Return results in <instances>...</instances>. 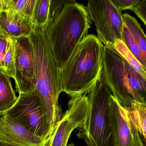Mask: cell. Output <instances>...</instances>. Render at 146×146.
<instances>
[{"label":"cell","mask_w":146,"mask_h":146,"mask_svg":"<svg viewBox=\"0 0 146 146\" xmlns=\"http://www.w3.org/2000/svg\"><path fill=\"white\" fill-rule=\"evenodd\" d=\"M47 28L35 27L29 37L34 47L36 58L35 91L41 99L52 135L61 120L58 99L62 90L60 69L50 48Z\"/></svg>","instance_id":"6da1fadb"},{"label":"cell","mask_w":146,"mask_h":146,"mask_svg":"<svg viewBox=\"0 0 146 146\" xmlns=\"http://www.w3.org/2000/svg\"><path fill=\"white\" fill-rule=\"evenodd\" d=\"M104 45L95 35H88L61 68L62 92L71 97L86 94L101 76Z\"/></svg>","instance_id":"7a4b0ae2"},{"label":"cell","mask_w":146,"mask_h":146,"mask_svg":"<svg viewBox=\"0 0 146 146\" xmlns=\"http://www.w3.org/2000/svg\"><path fill=\"white\" fill-rule=\"evenodd\" d=\"M101 78L123 106L146 105V81L110 43L104 46Z\"/></svg>","instance_id":"3957f363"},{"label":"cell","mask_w":146,"mask_h":146,"mask_svg":"<svg viewBox=\"0 0 146 146\" xmlns=\"http://www.w3.org/2000/svg\"><path fill=\"white\" fill-rule=\"evenodd\" d=\"M92 21L86 7L72 1L46 29L50 48L60 69L87 36Z\"/></svg>","instance_id":"277c9868"},{"label":"cell","mask_w":146,"mask_h":146,"mask_svg":"<svg viewBox=\"0 0 146 146\" xmlns=\"http://www.w3.org/2000/svg\"><path fill=\"white\" fill-rule=\"evenodd\" d=\"M112 95L101 76L88 93L87 115L76 135L87 146H115L110 111Z\"/></svg>","instance_id":"5b68a950"},{"label":"cell","mask_w":146,"mask_h":146,"mask_svg":"<svg viewBox=\"0 0 146 146\" xmlns=\"http://www.w3.org/2000/svg\"><path fill=\"white\" fill-rule=\"evenodd\" d=\"M20 123L48 145L51 129L44 114L41 99L36 91L20 93L15 105L4 113Z\"/></svg>","instance_id":"8992f818"},{"label":"cell","mask_w":146,"mask_h":146,"mask_svg":"<svg viewBox=\"0 0 146 146\" xmlns=\"http://www.w3.org/2000/svg\"><path fill=\"white\" fill-rule=\"evenodd\" d=\"M86 7L95 24L98 37L103 44H113L116 39L122 40L123 14L111 0L89 1Z\"/></svg>","instance_id":"52a82bcc"},{"label":"cell","mask_w":146,"mask_h":146,"mask_svg":"<svg viewBox=\"0 0 146 146\" xmlns=\"http://www.w3.org/2000/svg\"><path fill=\"white\" fill-rule=\"evenodd\" d=\"M15 48V81L19 94L32 92L36 84L35 51L29 37L12 39Z\"/></svg>","instance_id":"ba28073f"},{"label":"cell","mask_w":146,"mask_h":146,"mask_svg":"<svg viewBox=\"0 0 146 146\" xmlns=\"http://www.w3.org/2000/svg\"><path fill=\"white\" fill-rule=\"evenodd\" d=\"M68 108L57 124L47 146H67L74 129L84 123L88 114V98L86 94L72 98Z\"/></svg>","instance_id":"9c48e42d"},{"label":"cell","mask_w":146,"mask_h":146,"mask_svg":"<svg viewBox=\"0 0 146 146\" xmlns=\"http://www.w3.org/2000/svg\"><path fill=\"white\" fill-rule=\"evenodd\" d=\"M110 111L115 146H145L125 107L121 105L112 95Z\"/></svg>","instance_id":"30bf717a"},{"label":"cell","mask_w":146,"mask_h":146,"mask_svg":"<svg viewBox=\"0 0 146 146\" xmlns=\"http://www.w3.org/2000/svg\"><path fill=\"white\" fill-rule=\"evenodd\" d=\"M0 142L12 146H47L42 139L4 115L0 117Z\"/></svg>","instance_id":"8fae6325"},{"label":"cell","mask_w":146,"mask_h":146,"mask_svg":"<svg viewBox=\"0 0 146 146\" xmlns=\"http://www.w3.org/2000/svg\"><path fill=\"white\" fill-rule=\"evenodd\" d=\"M34 29L32 22L9 10L0 13V30L9 38L29 37Z\"/></svg>","instance_id":"7c38bea8"},{"label":"cell","mask_w":146,"mask_h":146,"mask_svg":"<svg viewBox=\"0 0 146 146\" xmlns=\"http://www.w3.org/2000/svg\"><path fill=\"white\" fill-rule=\"evenodd\" d=\"M18 99L10 78L0 72V113H4L13 107Z\"/></svg>","instance_id":"4fadbf2b"},{"label":"cell","mask_w":146,"mask_h":146,"mask_svg":"<svg viewBox=\"0 0 146 146\" xmlns=\"http://www.w3.org/2000/svg\"><path fill=\"white\" fill-rule=\"evenodd\" d=\"M129 119L140 135L146 139V107L134 101L129 106L125 107Z\"/></svg>","instance_id":"5bb4252c"},{"label":"cell","mask_w":146,"mask_h":146,"mask_svg":"<svg viewBox=\"0 0 146 146\" xmlns=\"http://www.w3.org/2000/svg\"><path fill=\"white\" fill-rule=\"evenodd\" d=\"M124 24L135 39L146 61V35L137 20L128 13L123 14Z\"/></svg>","instance_id":"9a60e30c"},{"label":"cell","mask_w":146,"mask_h":146,"mask_svg":"<svg viewBox=\"0 0 146 146\" xmlns=\"http://www.w3.org/2000/svg\"><path fill=\"white\" fill-rule=\"evenodd\" d=\"M36 1V0H4V10L13 11L32 21Z\"/></svg>","instance_id":"2e32d148"},{"label":"cell","mask_w":146,"mask_h":146,"mask_svg":"<svg viewBox=\"0 0 146 146\" xmlns=\"http://www.w3.org/2000/svg\"><path fill=\"white\" fill-rule=\"evenodd\" d=\"M50 1L51 0H36L32 19L34 27H48Z\"/></svg>","instance_id":"e0dca14e"},{"label":"cell","mask_w":146,"mask_h":146,"mask_svg":"<svg viewBox=\"0 0 146 146\" xmlns=\"http://www.w3.org/2000/svg\"><path fill=\"white\" fill-rule=\"evenodd\" d=\"M113 45L116 50L127 60L130 66L146 81V69L130 52L123 41L116 39Z\"/></svg>","instance_id":"ac0fdd59"},{"label":"cell","mask_w":146,"mask_h":146,"mask_svg":"<svg viewBox=\"0 0 146 146\" xmlns=\"http://www.w3.org/2000/svg\"><path fill=\"white\" fill-rule=\"evenodd\" d=\"M122 40L129 51L146 69V61L135 39L125 24L123 29Z\"/></svg>","instance_id":"d6986e66"},{"label":"cell","mask_w":146,"mask_h":146,"mask_svg":"<svg viewBox=\"0 0 146 146\" xmlns=\"http://www.w3.org/2000/svg\"><path fill=\"white\" fill-rule=\"evenodd\" d=\"M15 48L11 39L8 38L6 53L3 59V67L5 74L15 80Z\"/></svg>","instance_id":"ffe728a7"},{"label":"cell","mask_w":146,"mask_h":146,"mask_svg":"<svg viewBox=\"0 0 146 146\" xmlns=\"http://www.w3.org/2000/svg\"><path fill=\"white\" fill-rule=\"evenodd\" d=\"M69 1H54L51 0L50 8L49 21L48 26L51 25L63 10L64 7L67 3L70 2Z\"/></svg>","instance_id":"44dd1931"},{"label":"cell","mask_w":146,"mask_h":146,"mask_svg":"<svg viewBox=\"0 0 146 146\" xmlns=\"http://www.w3.org/2000/svg\"><path fill=\"white\" fill-rule=\"evenodd\" d=\"M131 10L143 21L146 27V0H139Z\"/></svg>","instance_id":"7402d4cb"},{"label":"cell","mask_w":146,"mask_h":146,"mask_svg":"<svg viewBox=\"0 0 146 146\" xmlns=\"http://www.w3.org/2000/svg\"><path fill=\"white\" fill-rule=\"evenodd\" d=\"M8 38V37L0 30V72H2L5 74L3 67V59L7 49Z\"/></svg>","instance_id":"603a6c76"},{"label":"cell","mask_w":146,"mask_h":146,"mask_svg":"<svg viewBox=\"0 0 146 146\" xmlns=\"http://www.w3.org/2000/svg\"><path fill=\"white\" fill-rule=\"evenodd\" d=\"M116 7L120 11L131 9L138 3L139 0H111Z\"/></svg>","instance_id":"cb8c5ba5"},{"label":"cell","mask_w":146,"mask_h":146,"mask_svg":"<svg viewBox=\"0 0 146 146\" xmlns=\"http://www.w3.org/2000/svg\"><path fill=\"white\" fill-rule=\"evenodd\" d=\"M4 0H0V13L4 10Z\"/></svg>","instance_id":"d4e9b609"},{"label":"cell","mask_w":146,"mask_h":146,"mask_svg":"<svg viewBox=\"0 0 146 146\" xmlns=\"http://www.w3.org/2000/svg\"><path fill=\"white\" fill-rule=\"evenodd\" d=\"M4 115V113H0V117L3 116ZM0 146H12L9 145H6V144H3L0 142Z\"/></svg>","instance_id":"484cf974"},{"label":"cell","mask_w":146,"mask_h":146,"mask_svg":"<svg viewBox=\"0 0 146 146\" xmlns=\"http://www.w3.org/2000/svg\"><path fill=\"white\" fill-rule=\"evenodd\" d=\"M67 146H75L74 145V144H70V145H68Z\"/></svg>","instance_id":"4316f807"},{"label":"cell","mask_w":146,"mask_h":146,"mask_svg":"<svg viewBox=\"0 0 146 146\" xmlns=\"http://www.w3.org/2000/svg\"><path fill=\"white\" fill-rule=\"evenodd\" d=\"M144 140H145V146H146V139H144Z\"/></svg>","instance_id":"83f0119b"},{"label":"cell","mask_w":146,"mask_h":146,"mask_svg":"<svg viewBox=\"0 0 146 146\" xmlns=\"http://www.w3.org/2000/svg\"><path fill=\"white\" fill-rule=\"evenodd\" d=\"M145 106H146V105H145Z\"/></svg>","instance_id":"f1b7e54d"}]
</instances>
